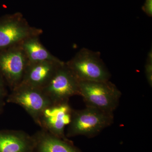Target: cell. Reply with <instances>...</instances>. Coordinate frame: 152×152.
<instances>
[{
  "instance_id": "6da1fadb",
  "label": "cell",
  "mask_w": 152,
  "mask_h": 152,
  "mask_svg": "<svg viewBox=\"0 0 152 152\" xmlns=\"http://www.w3.org/2000/svg\"><path fill=\"white\" fill-rule=\"evenodd\" d=\"M113 121V114L92 107L86 106L83 110H73L66 136L67 137L84 136L91 138L110 126Z\"/></svg>"
},
{
  "instance_id": "7a4b0ae2",
  "label": "cell",
  "mask_w": 152,
  "mask_h": 152,
  "mask_svg": "<svg viewBox=\"0 0 152 152\" xmlns=\"http://www.w3.org/2000/svg\"><path fill=\"white\" fill-rule=\"evenodd\" d=\"M65 63L79 82L107 81L111 77L100 53L89 49H81Z\"/></svg>"
},
{
  "instance_id": "3957f363",
  "label": "cell",
  "mask_w": 152,
  "mask_h": 152,
  "mask_svg": "<svg viewBox=\"0 0 152 152\" xmlns=\"http://www.w3.org/2000/svg\"><path fill=\"white\" fill-rule=\"evenodd\" d=\"M79 96L87 107L113 114L118 107L121 93L110 81L79 82Z\"/></svg>"
},
{
  "instance_id": "277c9868",
  "label": "cell",
  "mask_w": 152,
  "mask_h": 152,
  "mask_svg": "<svg viewBox=\"0 0 152 152\" xmlns=\"http://www.w3.org/2000/svg\"><path fill=\"white\" fill-rule=\"evenodd\" d=\"M42 33V29L31 26L21 13L6 15L0 18V50L21 44Z\"/></svg>"
},
{
  "instance_id": "5b68a950",
  "label": "cell",
  "mask_w": 152,
  "mask_h": 152,
  "mask_svg": "<svg viewBox=\"0 0 152 152\" xmlns=\"http://www.w3.org/2000/svg\"><path fill=\"white\" fill-rule=\"evenodd\" d=\"M7 102L20 106L37 125L43 111L53 104L42 90L22 83L11 91Z\"/></svg>"
},
{
  "instance_id": "8992f818",
  "label": "cell",
  "mask_w": 152,
  "mask_h": 152,
  "mask_svg": "<svg viewBox=\"0 0 152 152\" xmlns=\"http://www.w3.org/2000/svg\"><path fill=\"white\" fill-rule=\"evenodd\" d=\"M28 64L21 44L0 50V74L11 91L21 83Z\"/></svg>"
},
{
  "instance_id": "52a82bcc",
  "label": "cell",
  "mask_w": 152,
  "mask_h": 152,
  "mask_svg": "<svg viewBox=\"0 0 152 152\" xmlns=\"http://www.w3.org/2000/svg\"><path fill=\"white\" fill-rule=\"evenodd\" d=\"M42 90L52 103L67 102L80 94L79 81L64 62Z\"/></svg>"
},
{
  "instance_id": "ba28073f",
  "label": "cell",
  "mask_w": 152,
  "mask_h": 152,
  "mask_svg": "<svg viewBox=\"0 0 152 152\" xmlns=\"http://www.w3.org/2000/svg\"><path fill=\"white\" fill-rule=\"evenodd\" d=\"M73 111L69 102L52 104L41 114L38 125L53 135L67 140L65 129L70 122Z\"/></svg>"
},
{
  "instance_id": "9c48e42d",
  "label": "cell",
  "mask_w": 152,
  "mask_h": 152,
  "mask_svg": "<svg viewBox=\"0 0 152 152\" xmlns=\"http://www.w3.org/2000/svg\"><path fill=\"white\" fill-rule=\"evenodd\" d=\"M64 62L60 61L28 63L21 83L42 89Z\"/></svg>"
},
{
  "instance_id": "30bf717a",
  "label": "cell",
  "mask_w": 152,
  "mask_h": 152,
  "mask_svg": "<svg viewBox=\"0 0 152 152\" xmlns=\"http://www.w3.org/2000/svg\"><path fill=\"white\" fill-rule=\"evenodd\" d=\"M32 136V152H82L69 139L58 137L42 129Z\"/></svg>"
},
{
  "instance_id": "8fae6325",
  "label": "cell",
  "mask_w": 152,
  "mask_h": 152,
  "mask_svg": "<svg viewBox=\"0 0 152 152\" xmlns=\"http://www.w3.org/2000/svg\"><path fill=\"white\" fill-rule=\"evenodd\" d=\"M32 136L22 130L0 131V152H32Z\"/></svg>"
},
{
  "instance_id": "7c38bea8",
  "label": "cell",
  "mask_w": 152,
  "mask_h": 152,
  "mask_svg": "<svg viewBox=\"0 0 152 152\" xmlns=\"http://www.w3.org/2000/svg\"><path fill=\"white\" fill-rule=\"evenodd\" d=\"M21 45L27 57L28 63L61 61L52 54L42 44L40 41L39 36L28 38Z\"/></svg>"
},
{
  "instance_id": "4fadbf2b",
  "label": "cell",
  "mask_w": 152,
  "mask_h": 152,
  "mask_svg": "<svg viewBox=\"0 0 152 152\" xmlns=\"http://www.w3.org/2000/svg\"><path fill=\"white\" fill-rule=\"evenodd\" d=\"M145 74L147 82L151 87L152 86V51L148 53L146 62L145 65Z\"/></svg>"
},
{
  "instance_id": "5bb4252c",
  "label": "cell",
  "mask_w": 152,
  "mask_h": 152,
  "mask_svg": "<svg viewBox=\"0 0 152 152\" xmlns=\"http://www.w3.org/2000/svg\"><path fill=\"white\" fill-rule=\"evenodd\" d=\"M7 86H8L5 81L0 74V112L5 105V100H7L8 96Z\"/></svg>"
},
{
  "instance_id": "9a60e30c",
  "label": "cell",
  "mask_w": 152,
  "mask_h": 152,
  "mask_svg": "<svg viewBox=\"0 0 152 152\" xmlns=\"http://www.w3.org/2000/svg\"><path fill=\"white\" fill-rule=\"evenodd\" d=\"M143 10L150 17L152 15V0H146Z\"/></svg>"
}]
</instances>
